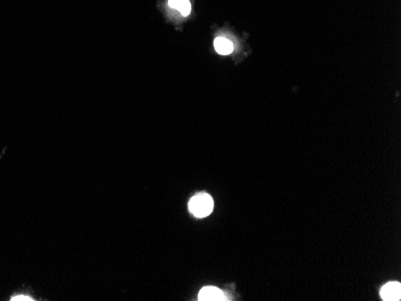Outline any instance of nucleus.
Instances as JSON below:
<instances>
[{
  "instance_id": "39448f33",
  "label": "nucleus",
  "mask_w": 401,
  "mask_h": 301,
  "mask_svg": "<svg viewBox=\"0 0 401 301\" xmlns=\"http://www.w3.org/2000/svg\"><path fill=\"white\" fill-rule=\"evenodd\" d=\"M169 6L178 10L183 16H189L191 12V4L189 0H169Z\"/></svg>"
},
{
  "instance_id": "423d86ee",
  "label": "nucleus",
  "mask_w": 401,
  "mask_h": 301,
  "mask_svg": "<svg viewBox=\"0 0 401 301\" xmlns=\"http://www.w3.org/2000/svg\"><path fill=\"white\" fill-rule=\"evenodd\" d=\"M12 300H33V299H32V297L25 296V295H18V296L12 297Z\"/></svg>"
},
{
  "instance_id": "7ed1b4c3",
  "label": "nucleus",
  "mask_w": 401,
  "mask_h": 301,
  "mask_svg": "<svg viewBox=\"0 0 401 301\" xmlns=\"http://www.w3.org/2000/svg\"><path fill=\"white\" fill-rule=\"evenodd\" d=\"M198 300L200 301H220L226 300L225 294L222 293L221 289L216 288V287H205L200 289L198 294Z\"/></svg>"
},
{
  "instance_id": "f257e3e1",
  "label": "nucleus",
  "mask_w": 401,
  "mask_h": 301,
  "mask_svg": "<svg viewBox=\"0 0 401 301\" xmlns=\"http://www.w3.org/2000/svg\"><path fill=\"white\" fill-rule=\"evenodd\" d=\"M214 209L213 198L207 193H198L193 196L189 202V210L197 219L207 217L212 214Z\"/></svg>"
},
{
  "instance_id": "f03ea898",
  "label": "nucleus",
  "mask_w": 401,
  "mask_h": 301,
  "mask_svg": "<svg viewBox=\"0 0 401 301\" xmlns=\"http://www.w3.org/2000/svg\"><path fill=\"white\" fill-rule=\"evenodd\" d=\"M380 295L384 301H399L401 297V284L399 282H389L382 287Z\"/></svg>"
},
{
  "instance_id": "20e7f679",
  "label": "nucleus",
  "mask_w": 401,
  "mask_h": 301,
  "mask_svg": "<svg viewBox=\"0 0 401 301\" xmlns=\"http://www.w3.org/2000/svg\"><path fill=\"white\" fill-rule=\"evenodd\" d=\"M214 48L221 55H228L233 52V43L225 38H218L214 41Z\"/></svg>"
}]
</instances>
